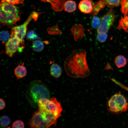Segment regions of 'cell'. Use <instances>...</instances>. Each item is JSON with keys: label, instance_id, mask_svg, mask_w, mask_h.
I'll return each mask as SVG.
<instances>
[{"label": "cell", "instance_id": "cell-1", "mask_svg": "<svg viewBox=\"0 0 128 128\" xmlns=\"http://www.w3.org/2000/svg\"><path fill=\"white\" fill-rule=\"evenodd\" d=\"M87 52L83 49L74 50L65 59L64 70L67 74L74 78H84L90 73L86 59Z\"/></svg>", "mask_w": 128, "mask_h": 128}, {"label": "cell", "instance_id": "cell-2", "mask_svg": "<svg viewBox=\"0 0 128 128\" xmlns=\"http://www.w3.org/2000/svg\"><path fill=\"white\" fill-rule=\"evenodd\" d=\"M0 6V23L8 27H12L20 19L18 8L14 5L3 0Z\"/></svg>", "mask_w": 128, "mask_h": 128}, {"label": "cell", "instance_id": "cell-3", "mask_svg": "<svg viewBox=\"0 0 128 128\" xmlns=\"http://www.w3.org/2000/svg\"><path fill=\"white\" fill-rule=\"evenodd\" d=\"M58 118L53 114L39 110L34 112L28 124L30 127L46 128L56 124Z\"/></svg>", "mask_w": 128, "mask_h": 128}, {"label": "cell", "instance_id": "cell-4", "mask_svg": "<svg viewBox=\"0 0 128 128\" xmlns=\"http://www.w3.org/2000/svg\"><path fill=\"white\" fill-rule=\"evenodd\" d=\"M28 93L31 101L38 103L42 98L49 99L50 93L46 85L41 81L36 80L32 81L30 85Z\"/></svg>", "mask_w": 128, "mask_h": 128}, {"label": "cell", "instance_id": "cell-5", "mask_svg": "<svg viewBox=\"0 0 128 128\" xmlns=\"http://www.w3.org/2000/svg\"><path fill=\"white\" fill-rule=\"evenodd\" d=\"M106 106L109 112L117 114L127 111L128 102L126 98L119 92L113 95L108 100Z\"/></svg>", "mask_w": 128, "mask_h": 128}, {"label": "cell", "instance_id": "cell-6", "mask_svg": "<svg viewBox=\"0 0 128 128\" xmlns=\"http://www.w3.org/2000/svg\"><path fill=\"white\" fill-rule=\"evenodd\" d=\"M37 104L40 111L52 113L58 118L61 116L62 109L60 103L55 98H52L50 100L42 98Z\"/></svg>", "mask_w": 128, "mask_h": 128}, {"label": "cell", "instance_id": "cell-7", "mask_svg": "<svg viewBox=\"0 0 128 128\" xmlns=\"http://www.w3.org/2000/svg\"><path fill=\"white\" fill-rule=\"evenodd\" d=\"M39 14L35 11L32 12L23 24L13 27L11 30V37L18 39L20 42V45L23 46L24 39L26 34L27 25L32 19L37 20Z\"/></svg>", "mask_w": 128, "mask_h": 128}, {"label": "cell", "instance_id": "cell-8", "mask_svg": "<svg viewBox=\"0 0 128 128\" xmlns=\"http://www.w3.org/2000/svg\"><path fill=\"white\" fill-rule=\"evenodd\" d=\"M115 17L113 10L111 9L109 10L101 18V24L97 29L98 33H106L113 24Z\"/></svg>", "mask_w": 128, "mask_h": 128}, {"label": "cell", "instance_id": "cell-9", "mask_svg": "<svg viewBox=\"0 0 128 128\" xmlns=\"http://www.w3.org/2000/svg\"><path fill=\"white\" fill-rule=\"evenodd\" d=\"M20 45V42L18 39L14 37H11L5 44L6 54L9 57H13L18 50Z\"/></svg>", "mask_w": 128, "mask_h": 128}, {"label": "cell", "instance_id": "cell-10", "mask_svg": "<svg viewBox=\"0 0 128 128\" xmlns=\"http://www.w3.org/2000/svg\"><path fill=\"white\" fill-rule=\"evenodd\" d=\"M78 6L80 11L85 14L92 12L93 8L91 2L89 0H82L79 3Z\"/></svg>", "mask_w": 128, "mask_h": 128}, {"label": "cell", "instance_id": "cell-11", "mask_svg": "<svg viewBox=\"0 0 128 128\" xmlns=\"http://www.w3.org/2000/svg\"><path fill=\"white\" fill-rule=\"evenodd\" d=\"M24 64V62L21 65L18 64L14 69V73L18 79L23 78L26 75L27 70Z\"/></svg>", "mask_w": 128, "mask_h": 128}, {"label": "cell", "instance_id": "cell-12", "mask_svg": "<svg viewBox=\"0 0 128 128\" xmlns=\"http://www.w3.org/2000/svg\"><path fill=\"white\" fill-rule=\"evenodd\" d=\"M74 41H77L78 40L82 39L84 34L83 29L81 27H75L71 29Z\"/></svg>", "mask_w": 128, "mask_h": 128}, {"label": "cell", "instance_id": "cell-13", "mask_svg": "<svg viewBox=\"0 0 128 128\" xmlns=\"http://www.w3.org/2000/svg\"><path fill=\"white\" fill-rule=\"evenodd\" d=\"M50 73L51 75L53 77L56 78H59L62 73V70L60 67L57 64H53L50 67Z\"/></svg>", "mask_w": 128, "mask_h": 128}, {"label": "cell", "instance_id": "cell-14", "mask_svg": "<svg viewBox=\"0 0 128 128\" xmlns=\"http://www.w3.org/2000/svg\"><path fill=\"white\" fill-rule=\"evenodd\" d=\"M117 28L123 29L128 33V16L125 15L123 17H121Z\"/></svg>", "mask_w": 128, "mask_h": 128}, {"label": "cell", "instance_id": "cell-15", "mask_svg": "<svg viewBox=\"0 0 128 128\" xmlns=\"http://www.w3.org/2000/svg\"><path fill=\"white\" fill-rule=\"evenodd\" d=\"M76 7L75 2L71 0L66 1L64 5V10L69 13H72L75 11L76 9Z\"/></svg>", "mask_w": 128, "mask_h": 128}, {"label": "cell", "instance_id": "cell-16", "mask_svg": "<svg viewBox=\"0 0 128 128\" xmlns=\"http://www.w3.org/2000/svg\"><path fill=\"white\" fill-rule=\"evenodd\" d=\"M114 61L116 66L119 68L124 67L127 63L126 59L125 57L122 55L117 56L115 59Z\"/></svg>", "mask_w": 128, "mask_h": 128}, {"label": "cell", "instance_id": "cell-17", "mask_svg": "<svg viewBox=\"0 0 128 128\" xmlns=\"http://www.w3.org/2000/svg\"><path fill=\"white\" fill-rule=\"evenodd\" d=\"M44 47L43 42L40 40H36L32 43V48L34 51L36 52L41 51L43 50Z\"/></svg>", "mask_w": 128, "mask_h": 128}, {"label": "cell", "instance_id": "cell-18", "mask_svg": "<svg viewBox=\"0 0 128 128\" xmlns=\"http://www.w3.org/2000/svg\"><path fill=\"white\" fill-rule=\"evenodd\" d=\"M108 7L112 8L119 6L122 0H102Z\"/></svg>", "mask_w": 128, "mask_h": 128}, {"label": "cell", "instance_id": "cell-19", "mask_svg": "<svg viewBox=\"0 0 128 128\" xmlns=\"http://www.w3.org/2000/svg\"><path fill=\"white\" fill-rule=\"evenodd\" d=\"M105 5L102 0H100L93 7L92 12L93 13L94 15H95L101 9L105 7Z\"/></svg>", "mask_w": 128, "mask_h": 128}, {"label": "cell", "instance_id": "cell-20", "mask_svg": "<svg viewBox=\"0 0 128 128\" xmlns=\"http://www.w3.org/2000/svg\"><path fill=\"white\" fill-rule=\"evenodd\" d=\"M10 122V119L8 116L4 115L0 118V125L2 128H5L8 126Z\"/></svg>", "mask_w": 128, "mask_h": 128}, {"label": "cell", "instance_id": "cell-21", "mask_svg": "<svg viewBox=\"0 0 128 128\" xmlns=\"http://www.w3.org/2000/svg\"><path fill=\"white\" fill-rule=\"evenodd\" d=\"M121 10L125 15L128 14V0H122L121 3Z\"/></svg>", "mask_w": 128, "mask_h": 128}, {"label": "cell", "instance_id": "cell-22", "mask_svg": "<svg viewBox=\"0 0 128 128\" xmlns=\"http://www.w3.org/2000/svg\"><path fill=\"white\" fill-rule=\"evenodd\" d=\"M101 18L97 16H94L91 23V25L92 27L97 29L101 24Z\"/></svg>", "mask_w": 128, "mask_h": 128}, {"label": "cell", "instance_id": "cell-23", "mask_svg": "<svg viewBox=\"0 0 128 128\" xmlns=\"http://www.w3.org/2000/svg\"><path fill=\"white\" fill-rule=\"evenodd\" d=\"M0 37L1 40L2 42H7L10 38V34L8 31H3L0 32Z\"/></svg>", "mask_w": 128, "mask_h": 128}, {"label": "cell", "instance_id": "cell-24", "mask_svg": "<svg viewBox=\"0 0 128 128\" xmlns=\"http://www.w3.org/2000/svg\"><path fill=\"white\" fill-rule=\"evenodd\" d=\"M27 39L29 40H34L39 38L38 35L34 31L31 30L28 32L27 36Z\"/></svg>", "mask_w": 128, "mask_h": 128}, {"label": "cell", "instance_id": "cell-25", "mask_svg": "<svg viewBox=\"0 0 128 128\" xmlns=\"http://www.w3.org/2000/svg\"><path fill=\"white\" fill-rule=\"evenodd\" d=\"M108 35L106 33H98L96 36L97 40L101 43L105 42L107 38Z\"/></svg>", "mask_w": 128, "mask_h": 128}, {"label": "cell", "instance_id": "cell-26", "mask_svg": "<svg viewBox=\"0 0 128 128\" xmlns=\"http://www.w3.org/2000/svg\"><path fill=\"white\" fill-rule=\"evenodd\" d=\"M12 127L14 128H24L23 122L20 120H16L12 124Z\"/></svg>", "mask_w": 128, "mask_h": 128}, {"label": "cell", "instance_id": "cell-27", "mask_svg": "<svg viewBox=\"0 0 128 128\" xmlns=\"http://www.w3.org/2000/svg\"><path fill=\"white\" fill-rule=\"evenodd\" d=\"M13 5L23 4L24 0H3Z\"/></svg>", "mask_w": 128, "mask_h": 128}, {"label": "cell", "instance_id": "cell-28", "mask_svg": "<svg viewBox=\"0 0 128 128\" xmlns=\"http://www.w3.org/2000/svg\"><path fill=\"white\" fill-rule=\"evenodd\" d=\"M112 81L116 84L128 92V87H126L124 85L114 79H113V80Z\"/></svg>", "mask_w": 128, "mask_h": 128}, {"label": "cell", "instance_id": "cell-29", "mask_svg": "<svg viewBox=\"0 0 128 128\" xmlns=\"http://www.w3.org/2000/svg\"><path fill=\"white\" fill-rule=\"evenodd\" d=\"M0 110H2L5 108V104L4 101L2 99L0 98Z\"/></svg>", "mask_w": 128, "mask_h": 128}, {"label": "cell", "instance_id": "cell-30", "mask_svg": "<svg viewBox=\"0 0 128 128\" xmlns=\"http://www.w3.org/2000/svg\"><path fill=\"white\" fill-rule=\"evenodd\" d=\"M127 15H128V14H127Z\"/></svg>", "mask_w": 128, "mask_h": 128}]
</instances>
